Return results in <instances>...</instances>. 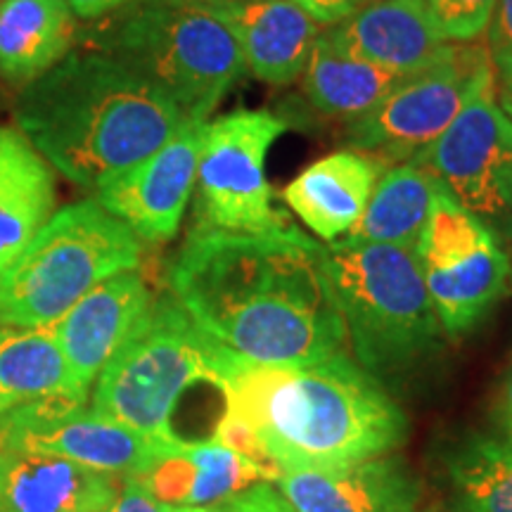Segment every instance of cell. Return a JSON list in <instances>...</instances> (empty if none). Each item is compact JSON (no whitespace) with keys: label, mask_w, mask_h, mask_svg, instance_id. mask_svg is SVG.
Wrapping results in <instances>:
<instances>
[{"label":"cell","mask_w":512,"mask_h":512,"mask_svg":"<svg viewBox=\"0 0 512 512\" xmlns=\"http://www.w3.org/2000/svg\"><path fill=\"white\" fill-rule=\"evenodd\" d=\"M171 297L211 339L259 366H311L347 351L325 247L299 228L192 230L169 268Z\"/></svg>","instance_id":"6da1fadb"},{"label":"cell","mask_w":512,"mask_h":512,"mask_svg":"<svg viewBox=\"0 0 512 512\" xmlns=\"http://www.w3.org/2000/svg\"><path fill=\"white\" fill-rule=\"evenodd\" d=\"M216 389L287 472L339 470L408 439V418L373 373L339 351L311 366H259L230 354Z\"/></svg>","instance_id":"7a4b0ae2"},{"label":"cell","mask_w":512,"mask_h":512,"mask_svg":"<svg viewBox=\"0 0 512 512\" xmlns=\"http://www.w3.org/2000/svg\"><path fill=\"white\" fill-rule=\"evenodd\" d=\"M19 131L60 174L98 190L181 128V107L136 69L79 50L19 91Z\"/></svg>","instance_id":"3957f363"},{"label":"cell","mask_w":512,"mask_h":512,"mask_svg":"<svg viewBox=\"0 0 512 512\" xmlns=\"http://www.w3.org/2000/svg\"><path fill=\"white\" fill-rule=\"evenodd\" d=\"M79 41L136 69L197 121H207L247 72L228 22L204 3L136 0Z\"/></svg>","instance_id":"277c9868"},{"label":"cell","mask_w":512,"mask_h":512,"mask_svg":"<svg viewBox=\"0 0 512 512\" xmlns=\"http://www.w3.org/2000/svg\"><path fill=\"white\" fill-rule=\"evenodd\" d=\"M325 275L368 373H401L439 349L444 328L413 249L337 240L325 247Z\"/></svg>","instance_id":"5b68a950"},{"label":"cell","mask_w":512,"mask_h":512,"mask_svg":"<svg viewBox=\"0 0 512 512\" xmlns=\"http://www.w3.org/2000/svg\"><path fill=\"white\" fill-rule=\"evenodd\" d=\"M230 349L211 339L171 294L147 316L95 380L93 411L162 446L183 441L171 427L183 394L219 384Z\"/></svg>","instance_id":"8992f818"},{"label":"cell","mask_w":512,"mask_h":512,"mask_svg":"<svg viewBox=\"0 0 512 512\" xmlns=\"http://www.w3.org/2000/svg\"><path fill=\"white\" fill-rule=\"evenodd\" d=\"M140 238L95 200L57 209L0 273V325L50 328L112 275L136 271Z\"/></svg>","instance_id":"52a82bcc"},{"label":"cell","mask_w":512,"mask_h":512,"mask_svg":"<svg viewBox=\"0 0 512 512\" xmlns=\"http://www.w3.org/2000/svg\"><path fill=\"white\" fill-rule=\"evenodd\" d=\"M287 128L290 121L268 110H235L204 121L192 230L268 233L292 226L273 204L266 178L268 152Z\"/></svg>","instance_id":"ba28073f"},{"label":"cell","mask_w":512,"mask_h":512,"mask_svg":"<svg viewBox=\"0 0 512 512\" xmlns=\"http://www.w3.org/2000/svg\"><path fill=\"white\" fill-rule=\"evenodd\" d=\"M491 76H496L494 64L482 43H451L444 60L403 76L373 112L344 126V143L384 166L411 162L453 124Z\"/></svg>","instance_id":"9c48e42d"},{"label":"cell","mask_w":512,"mask_h":512,"mask_svg":"<svg viewBox=\"0 0 512 512\" xmlns=\"http://www.w3.org/2000/svg\"><path fill=\"white\" fill-rule=\"evenodd\" d=\"M415 256L446 335H465L489 316L510 278L496 233L439 183Z\"/></svg>","instance_id":"30bf717a"},{"label":"cell","mask_w":512,"mask_h":512,"mask_svg":"<svg viewBox=\"0 0 512 512\" xmlns=\"http://www.w3.org/2000/svg\"><path fill=\"white\" fill-rule=\"evenodd\" d=\"M411 162L444 185L467 211L486 221L512 214V124L496 98V76L430 147Z\"/></svg>","instance_id":"8fae6325"},{"label":"cell","mask_w":512,"mask_h":512,"mask_svg":"<svg viewBox=\"0 0 512 512\" xmlns=\"http://www.w3.org/2000/svg\"><path fill=\"white\" fill-rule=\"evenodd\" d=\"M0 448L62 458L88 470L128 479L143 475L169 446L95 413L93 408L86 411L60 403H38L0 415Z\"/></svg>","instance_id":"7c38bea8"},{"label":"cell","mask_w":512,"mask_h":512,"mask_svg":"<svg viewBox=\"0 0 512 512\" xmlns=\"http://www.w3.org/2000/svg\"><path fill=\"white\" fill-rule=\"evenodd\" d=\"M204 121L188 119L159 150L95 190V200L140 240L166 242L178 233L195 190Z\"/></svg>","instance_id":"4fadbf2b"},{"label":"cell","mask_w":512,"mask_h":512,"mask_svg":"<svg viewBox=\"0 0 512 512\" xmlns=\"http://www.w3.org/2000/svg\"><path fill=\"white\" fill-rule=\"evenodd\" d=\"M152 304L155 297L143 275L124 271L93 287L50 325L48 330L60 344L72 380L81 392L88 394L102 368L133 335Z\"/></svg>","instance_id":"5bb4252c"},{"label":"cell","mask_w":512,"mask_h":512,"mask_svg":"<svg viewBox=\"0 0 512 512\" xmlns=\"http://www.w3.org/2000/svg\"><path fill=\"white\" fill-rule=\"evenodd\" d=\"M328 36L347 53L396 76L430 69L451 50L434 27L425 0H366Z\"/></svg>","instance_id":"9a60e30c"},{"label":"cell","mask_w":512,"mask_h":512,"mask_svg":"<svg viewBox=\"0 0 512 512\" xmlns=\"http://www.w3.org/2000/svg\"><path fill=\"white\" fill-rule=\"evenodd\" d=\"M275 484L297 512H418L422 501V482L394 456L339 470L287 472Z\"/></svg>","instance_id":"2e32d148"},{"label":"cell","mask_w":512,"mask_h":512,"mask_svg":"<svg viewBox=\"0 0 512 512\" xmlns=\"http://www.w3.org/2000/svg\"><path fill=\"white\" fill-rule=\"evenodd\" d=\"M207 5V3H204ZM226 19L245 67L268 86L299 81L320 27L287 0H221L209 3Z\"/></svg>","instance_id":"e0dca14e"},{"label":"cell","mask_w":512,"mask_h":512,"mask_svg":"<svg viewBox=\"0 0 512 512\" xmlns=\"http://www.w3.org/2000/svg\"><path fill=\"white\" fill-rule=\"evenodd\" d=\"M384 169L380 159L363 152L337 150L287 183L283 200L311 233L323 242H337L361 219Z\"/></svg>","instance_id":"ac0fdd59"},{"label":"cell","mask_w":512,"mask_h":512,"mask_svg":"<svg viewBox=\"0 0 512 512\" xmlns=\"http://www.w3.org/2000/svg\"><path fill=\"white\" fill-rule=\"evenodd\" d=\"M119 477L41 453L0 448V512H102Z\"/></svg>","instance_id":"d6986e66"},{"label":"cell","mask_w":512,"mask_h":512,"mask_svg":"<svg viewBox=\"0 0 512 512\" xmlns=\"http://www.w3.org/2000/svg\"><path fill=\"white\" fill-rule=\"evenodd\" d=\"M138 479L157 501L171 508L219 503L256 482H266L259 467L230 448L209 441H178L164 448Z\"/></svg>","instance_id":"ffe728a7"},{"label":"cell","mask_w":512,"mask_h":512,"mask_svg":"<svg viewBox=\"0 0 512 512\" xmlns=\"http://www.w3.org/2000/svg\"><path fill=\"white\" fill-rule=\"evenodd\" d=\"M53 214V166L19 128L0 126V273Z\"/></svg>","instance_id":"44dd1931"},{"label":"cell","mask_w":512,"mask_h":512,"mask_svg":"<svg viewBox=\"0 0 512 512\" xmlns=\"http://www.w3.org/2000/svg\"><path fill=\"white\" fill-rule=\"evenodd\" d=\"M79 24L67 0H0V79L24 88L72 53Z\"/></svg>","instance_id":"7402d4cb"},{"label":"cell","mask_w":512,"mask_h":512,"mask_svg":"<svg viewBox=\"0 0 512 512\" xmlns=\"http://www.w3.org/2000/svg\"><path fill=\"white\" fill-rule=\"evenodd\" d=\"M86 399L53 332L0 325V415L38 403L83 408Z\"/></svg>","instance_id":"603a6c76"},{"label":"cell","mask_w":512,"mask_h":512,"mask_svg":"<svg viewBox=\"0 0 512 512\" xmlns=\"http://www.w3.org/2000/svg\"><path fill=\"white\" fill-rule=\"evenodd\" d=\"M401 79L347 53L328 34H320L299 83L313 110L351 124L373 112Z\"/></svg>","instance_id":"cb8c5ba5"},{"label":"cell","mask_w":512,"mask_h":512,"mask_svg":"<svg viewBox=\"0 0 512 512\" xmlns=\"http://www.w3.org/2000/svg\"><path fill=\"white\" fill-rule=\"evenodd\" d=\"M439 183L415 162L392 164L377 178L366 211L347 233V242L418 247L430 219Z\"/></svg>","instance_id":"d4e9b609"},{"label":"cell","mask_w":512,"mask_h":512,"mask_svg":"<svg viewBox=\"0 0 512 512\" xmlns=\"http://www.w3.org/2000/svg\"><path fill=\"white\" fill-rule=\"evenodd\" d=\"M448 477L458 512H512V446L501 437L472 434L448 453Z\"/></svg>","instance_id":"484cf974"},{"label":"cell","mask_w":512,"mask_h":512,"mask_svg":"<svg viewBox=\"0 0 512 512\" xmlns=\"http://www.w3.org/2000/svg\"><path fill=\"white\" fill-rule=\"evenodd\" d=\"M425 8L446 43H475L486 34L496 0H425Z\"/></svg>","instance_id":"4316f807"},{"label":"cell","mask_w":512,"mask_h":512,"mask_svg":"<svg viewBox=\"0 0 512 512\" xmlns=\"http://www.w3.org/2000/svg\"><path fill=\"white\" fill-rule=\"evenodd\" d=\"M171 512H297L273 482H256L219 503L197 508H171Z\"/></svg>","instance_id":"83f0119b"},{"label":"cell","mask_w":512,"mask_h":512,"mask_svg":"<svg viewBox=\"0 0 512 512\" xmlns=\"http://www.w3.org/2000/svg\"><path fill=\"white\" fill-rule=\"evenodd\" d=\"M486 53L494 64L496 81L512 79V0H496L486 27Z\"/></svg>","instance_id":"f1b7e54d"},{"label":"cell","mask_w":512,"mask_h":512,"mask_svg":"<svg viewBox=\"0 0 512 512\" xmlns=\"http://www.w3.org/2000/svg\"><path fill=\"white\" fill-rule=\"evenodd\" d=\"M102 512H171V505L157 501L138 479L128 477L119 486L114 501Z\"/></svg>","instance_id":"f546056e"},{"label":"cell","mask_w":512,"mask_h":512,"mask_svg":"<svg viewBox=\"0 0 512 512\" xmlns=\"http://www.w3.org/2000/svg\"><path fill=\"white\" fill-rule=\"evenodd\" d=\"M287 3L304 10L318 27H335L354 15L366 0H287Z\"/></svg>","instance_id":"4dcf8cb0"},{"label":"cell","mask_w":512,"mask_h":512,"mask_svg":"<svg viewBox=\"0 0 512 512\" xmlns=\"http://www.w3.org/2000/svg\"><path fill=\"white\" fill-rule=\"evenodd\" d=\"M76 19H86V22H98L107 17L110 12H117L126 5L136 3V0H67Z\"/></svg>","instance_id":"1f68e13d"},{"label":"cell","mask_w":512,"mask_h":512,"mask_svg":"<svg viewBox=\"0 0 512 512\" xmlns=\"http://www.w3.org/2000/svg\"><path fill=\"white\" fill-rule=\"evenodd\" d=\"M494 420H496L498 432H501V439L508 441L512 446V368L508 370V375H505L501 392H498Z\"/></svg>","instance_id":"d6a6232c"},{"label":"cell","mask_w":512,"mask_h":512,"mask_svg":"<svg viewBox=\"0 0 512 512\" xmlns=\"http://www.w3.org/2000/svg\"><path fill=\"white\" fill-rule=\"evenodd\" d=\"M496 98H498V105H501L503 114L510 119V124H512V86L510 83L496 81Z\"/></svg>","instance_id":"836d02e7"},{"label":"cell","mask_w":512,"mask_h":512,"mask_svg":"<svg viewBox=\"0 0 512 512\" xmlns=\"http://www.w3.org/2000/svg\"><path fill=\"white\" fill-rule=\"evenodd\" d=\"M185 3H221V0H185Z\"/></svg>","instance_id":"e575fe53"},{"label":"cell","mask_w":512,"mask_h":512,"mask_svg":"<svg viewBox=\"0 0 512 512\" xmlns=\"http://www.w3.org/2000/svg\"><path fill=\"white\" fill-rule=\"evenodd\" d=\"M498 83H510V86H512V79L510 81H498Z\"/></svg>","instance_id":"d590c367"},{"label":"cell","mask_w":512,"mask_h":512,"mask_svg":"<svg viewBox=\"0 0 512 512\" xmlns=\"http://www.w3.org/2000/svg\"><path fill=\"white\" fill-rule=\"evenodd\" d=\"M453 512H458V510H453Z\"/></svg>","instance_id":"8d00e7d4"}]
</instances>
